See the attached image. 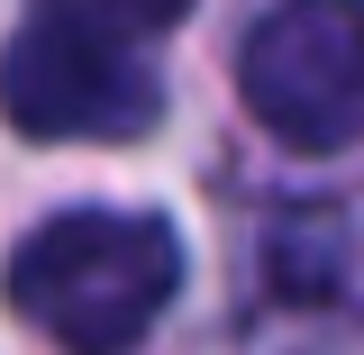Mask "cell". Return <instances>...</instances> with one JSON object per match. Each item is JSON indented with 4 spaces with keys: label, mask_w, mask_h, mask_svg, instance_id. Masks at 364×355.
Wrapping results in <instances>:
<instances>
[{
    "label": "cell",
    "mask_w": 364,
    "mask_h": 355,
    "mask_svg": "<svg viewBox=\"0 0 364 355\" xmlns=\"http://www.w3.org/2000/svg\"><path fill=\"white\" fill-rule=\"evenodd\" d=\"M164 110L155 73L136 64L128 46H100L64 18H37L0 46V119L18 137H91V146H119L146 137Z\"/></svg>",
    "instance_id": "cell-3"
},
{
    "label": "cell",
    "mask_w": 364,
    "mask_h": 355,
    "mask_svg": "<svg viewBox=\"0 0 364 355\" xmlns=\"http://www.w3.org/2000/svg\"><path fill=\"white\" fill-rule=\"evenodd\" d=\"M191 0H46V18H64V28H82L100 46H136V37H164Z\"/></svg>",
    "instance_id": "cell-4"
},
{
    "label": "cell",
    "mask_w": 364,
    "mask_h": 355,
    "mask_svg": "<svg viewBox=\"0 0 364 355\" xmlns=\"http://www.w3.org/2000/svg\"><path fill=\"white\" fill-rule=\"evenodd\" d=\"M291 355H364V328H355V319H328V328H310Z\"/></svg>",
    "instance_id": "cell-5"
},
{
    "label": "cell",
    "mask_w": 364,
    "mask_h": 355,
    "mask_svg": "<svg viewBox=\"0 0 364 355\" xmlns=\"http://www.w3.org/2000/svg\"><path fill=\"white\" fill-rule=\"evenodd\" d=\"M237 91L301 155L355 146L364 137V0H282L237 55Z\"/></svg>",
    "instance_id": "cell-2"
},
{
    "label": "cell",
    "mask_w": 364,
    "mask_h": 355,
    "mask_svg": "<svg viewBox=\"0 0 364 355\" xmlns=\"http://www.w3.org/2000/svg\"><path fill=\"white\" fill-rule=\"evenodd\" d=\"M182 292V237L146 210H64L9 255V310L64 355L136 346Z\"/></svg>",
    "instance_id": "cell-1"
}]
</instances>
